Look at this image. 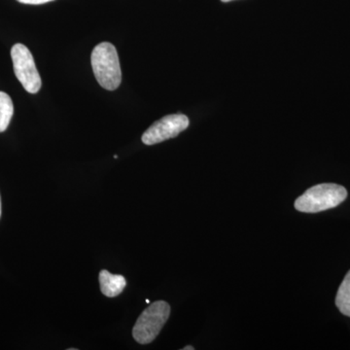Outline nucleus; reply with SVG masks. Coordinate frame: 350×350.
Returning <instances> with one entry per match:
<instances>
[{"instance_id": "1", "label": "nucleus", "mask_w": 350, "mask_h": 350, "mask_svg": "<svg viewBox=\"0 0 350 350\" xmlns=\"http://www.w3.org/2000/svg\"><path fill=\"white\" fill-rule=\"evenodd\" d=\"M347 197V189L338 184L324 183L308 189L295 202L301 213H317L337 207Z\"/></svg>"}, {"instance_id": "2", "label": "nucleus", "mask_w": 350, "mask_h": 350, "mask_svg": "<svg viewBox=\"0 0 350 350\" xmlns=\"http://www.w3.org/2000/svg\"><path fill=\"white\" fill-rule=\"evenodd\" d=\"M92 68L98 84L103 89L114 91L122 82L118 53L113 44L103 42L94 47L91 57Z\"/></svg>"}, {"instance_id": "3", "label": "nucleus", "mask_w": 350, "mask_h": 350, "mask_svg": "<svg viewBox=\"0 0 350 350\" xmlns=\"http://www.w3.org/2000/svg\"><path fill=\"white\" fill-rule=\"evenodd\" d=\"M170 306L167 301H157L151 304L138 317L133 326V338L140 345L150 344L169 319Z\"/></svg>"}, {"instance_id": "4", "label": "nucleus", "mask_w": 350, "mask_h": 350, "mask_svg": "<svg viewBox=\"0 0 350 350\" xmlns=\"http://www.w3.org/2000/svg\"><path fill=\"white\" fill-rule=\"evenodd\" d=\"M11 57L14 72L25 91L29 94L38 93L42 82L31 51L23 44H16L11 50Z\"/></svg>"}, {"instance_id": "5", "label": "nucleus", "mask_w": 350, "mask_h": 350, "mask_svg": "<svg viewBox=\"0 0 350 350\" xmlns=\"http://www.w3.org/2000/svg\"><path fill=\"white\" fill-rule=\"evenodd\" d=\"M188 117L184 114L167 115L155 122L142 135V142L146 145H154L176 137L179 133L188 128Z\"/></svg>"}, {"instance_id": "6", "label": "nucleus", "mask_w": 350, "mask_h": 350, "mask_svg": "<svg viewBox=\"0 0 350 350\" xmlns=\"http://www.w3.org/2000/svg\"><path fill=\"white\" fill-rule=\"evenodd\" d=\"M98 280H100L101 292L108 298L118 296L123 292L126 285V278L123 275H112L107 269L100 271Z\"/></svg>"}, {"instance_id": "7", "label": "nucleus", "mask_w": 350, "mask_h": 350, "mask_svg": "<svg viewBox=\"0 0 350 350\" xmlns=\"http://www.w3.org/2000/svg\"><path fill=\"white\" fill-rule=\"evenodd\" d=\"M336 305L342 314L350 317V271L338 288L337 297H336Z\"/></svg>"}, {"instance_id": "8", "label": "nucleus", "mask_w": 350, "mask_h": 350, "mask_svg": "<svg viewBox=\"0 0 350 350\" xmlns=\"http://www.w3.org/2000/svg\"><path fill=\"white\" fill-rule=\"evenodd\" d=\"M14 114L13 101L4 92H0V133L7 130Z\"/></svg>"}, {"instance_id": "9", "label": "nucleus", "mask_w": 350, "mask_h": 350, "mask_svg": "<svg viewBox=\"0 0 350 350\" xmlns=\"http://www.w3.org/2000/svg\"><path fill=\"white\" fill-rule=\"evenodd\" d=\"M21 3L31 4V5H38V4L47 3L53 0H18Z\"/></svg>"}, {"instance_id": "10", "label": "nucleus", "mask_w": 350, "mask_h": 350, "mask_svg": "<svg viewBox=\"0 0 350 350\" xmlns=\"http://www.w3.org/2000/svg\"><path fill=\"white\" fill-rule=\"evenodd\" d=\"M195 347H191V345H188V347H184L183 350H194Z\"/></svg>"}, {"instance_id": "11", "label": "nucleus", "mask_w": 350, "mask_h": 350, "mask_svg": "<svg viewBox=\"0 0 350 350\" xmlns=\"http://www.w3.org/2000/svg\"><path fill=\"white\" fill-rule=\"evenodd\" d=\"M221 1H222V2H230V1H232V0H221Z\"/></svg>"}, {"instance_id": "12", "label": "nucleus", "mask_w": 350, "mask_h": 350, "mask_svg": "<svg viewBox=\"0 0 350 350\" xmlns=\"http://www.w3.org/2000/svg\"><path fill=\"white\" fill-rule=\"evenodd\" d=\"M0 215H1V202H0Z\"/></svg>"}]
</instances>
